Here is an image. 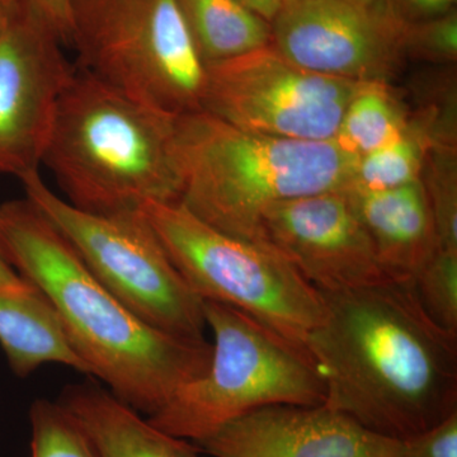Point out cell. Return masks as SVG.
<instances>
[{
	"mask_svg": "<svg viewBox=\"0 0 457 457\" xmlns=\"http://www.w3.org/2000/svg\"><path fill=\"white\" fill-rule=\"evenodd\" d=\"M320 294L324 315L303 347L326 407L398 441L457 411V336L427 315L413 282Z\"/></svg>",
	"mask_w": 457,
	"mask_h": 457,
	"instance_id": "cell-1",
	"label": "cell"
},
{
	"mask_svg": "<svg viewBox=\"0 0 457 457\" xmlns=\"http://www.w3.org/2000/svg\"><path fill=\"white\" fill-rule=\"evenodd\" d=\"M0 249L49 299L90 375L139 413H156L209 368L212 343L168 335L132 314L29 198L0 204Z\"/></svg>",
	"mask_w": 457,
	"mask_h": 457,
	"instance_id": "cell-2",
	"label": "cell"
},
{
	"mask_svg": "<svg viewBox=\"0 0 457 457\" xmlns=\"http://www.w3.org/2000/svg\"><path fill=\"white\" fill-rule=\"evenodd\" d=\"M176 120L75 65L42 165L65 201L83 212L110 215L179 203Z\"/></svg>",
	"mask_w": 457,
	"mask_h": 457,
	"instance_id": "cell-3",
	"label": "cell"
},
{
	"mask_svg": "<svg viewBox=\"0 0 457 457\" xmlns=\"http://www.w3.org/2000/svg\"><path fill=\"white\" fill-rule=\"evenodd\" d=\"M174 150L179 204L222 233L260 245L269 207L347 189L359 159L333 140L255 134L203 110L177 116Z\"/></svg>",
	"mask_w": 457,
	"mask_h": 457,
	"instance_id": "cell-4",
	"label": "cell"
},
{
	"mask_svg": "<svg viewBox=\"0 0 457 457\" xmlns=\"http://www.w3.org/2000/svg\"><path fill=\"white\" fill-rule=\"evenodd\" d=\"M204 317L213 335L209 368L146 418L156 428L200 442L267 405L324 404L326 387L305 347L227 303L204 300Z\"/></svg>",
	"mask_w": 457,
	"mask_h": 457,
	"instance_id": "cell-5",
	"label": "cell"
},
{
	"mask_svg": "<svg viewBox=\"0 0 457 457\" xmlns=\"http://www.w3.org/2000/svg\"><path fill=\"white\" fill-rule=\"evenodd\" d=\"M78 68L139 104L180 116L203 106L206 69L177 0H68Z\"/></svg>",
	"mask_w": 457,
	"mask_h": 457,
	"instance_id": "cell-6",
	"label": "cell"
},
{
	"mask_svg": "<svg viewBox=\"0 0 457 457\" xmlns=\"http://www.w3.org/2000/svg\"><path fill=\"white\" fill-rule=\"evenodd\" d=\"M141 212L198 297L239 309L303 347L323 318L324 300L293 264L222 233L179 203L147 204Z\"/></svg>",
	"mask_w": 457,
	"mask_h": 457,
	"instance_id": "cell-7",
	"label": "cell"
},
{
	"mask_svg": "<svg viewBox=\"0 0 457 457\" xmlns=\"http://www.w3.org/2000/svg\"><path fill=\"white\" fill-rule=\"evenodd\" d=\"M26 197L68 237L90 272L147 326L204 338V300L180 276L143 212L101 215L77 209L33 171Z\"/></svg>",
	"mask_w": 457,
	"mask_h": 457,
	"instance_id": "cell-8",
	"label": "cell"
},
{
	"mask_svg": "<svg viewBox=\"0 0 457 457\" xmlns=\"http://www.w3.org/2000/svg\"><path fill=\"white\" fill-rule=\"evenodd\" d=\"M361 83L306 71L270 44L206 68L201 110L255 134L332 140Z\"/></svg>",
	"mask_w": 457,
	"mask_h": 457,
	"instance_id": "cell-9",
	"label": "cell"
},
{
	"mask_svg": "<svg viewBox=\"0 0 457 457\" xmlns=\"http://www.w3.org/2000/svg\"><path fill=\"white\" fill-rule=\"evenodd\" d=\"M40 8L16 0L0 23V174L40 171L60 98L75 64Z\"/></svg>",
	"mask_w": 457,
	"mask_h": 457,
	"instance_id": "cell-10",
	"label": "cell"
},
{
	"mask_svg": "<svg viewBox=\"0 0 457 457\" xmlns=\"http://www.w3.org/2000/svg\"><path fill=\"white\" fill-rule=\"evenodd\" d=\"M403 29L376 3L284 0L270 22V45L312 73L390 83L405 62Z\"/></svg>",
	"mask_w": 457,
	"mask_h": 457,
	"instance_id": "cell-11",
	"label": "cell"
},
{
	"mask_svg": "<svg viewBox=\"0 0 457 457\" xmlns=\"http://www.w3.org/2000/svg\"><path fill=\"white\" fill-rule=\"evenodd\" d=\"M261 245L321 293L393 281L345 189L272 204L262 216Z\"/></svg>",
	"mask_w": 457,
	"mask_h": 457,
	"instance_id": "cell-12",
	"label": "cell"
},
{
	"mask_svg": "<svg viewBox=\"0 0 457 457\" xmlns=\"http://www.w3.org/2000/svg\"><path fill=\"white\" fill-rule=\"evenodd\" d=\"M197 444L212 457H402V441L324 404L255 409Z\"/></svg>",
	"mask_w": 457,
	"mask_h": 457,
	"instance_id": "cell-13",
	"label": "cell"
},
{
	"mask_svg": "<svg viewBox=\"0 0 457 457\" xmlns=\"http://www.w3.org/2000/svg\"><path fill=\"white\" fill-rule=\"evenodd\" d=\"M345 191L374 243L385 272L393 281L413 282L438 249L420 179L385 191Z\"/></svg>",
	"mask_w": 457,
	"mask_h": 457,
	"instance_id": "cell-14",
	"label": "cell"
},
{
	"mask_svg": "<svg viewBox=\"0 0 457 457\" xmlns=\"http://www.w3.org/2000/svg\"><path fill=\"white\" fill-rule=\"evenodd\" d=\"M57 403L79 423L101 457H200L187 441L156 428L98 385H71Z\"/></svg>",
	"mask_w": 457,
	"mask_h": 457,
	"instance_id": "cell-15",
	"label": "cell"
},
{
	"mask_svg": "<svg viewBox=\"0 0 457 457\" xmlns=\"http://www.w3.org/2000/svg\"><path fill=\"white\" fill-rule=\"evenodd\" d=\"M0 345L20 378L45 363H60L90 375L49 299L29 282L22 287H0Z\"/></svg>",
	"mask_w": 457,
	"mask_h": 457,
	"instance_id": "cell-16",
	"label": "cell"
},
{
	"mask_svg": "<svg viewBox=\"0 0 457 457\" xmlns=\"http://www.w3.org/2000/svg\"><path fill=\"white\" fill-rule=\"evenodd\" d=\"M204 69L270 44V23L239 0H177Z\"/></svg>",
	"mask_w": 457,
	"mask_h": 457,
	"instance_id": "cell-17",
	"label": "cell"
},
{
	"mask_svg": "<svg viewBox=\"0 0 457 457\" xmlns=\"http://www.w3.org/2000/svg\"><path fill=\"white\" fill-rule=\"evenodd\" d=\"M411 111L392 84L362 82L345 107L333 141L348 154L362 156L398 139Z\"/></svg>",
	"mask_w": 457,
	"mask_h": 457,
	"instance_id": "cell-18",
	"label": "cell"
},
{
	"mask_svg": "<svg viewBox=\"0 0 457 457\" xmlns=\"http://www.w3.org/2000/svg\"><path fill=\"white\" fill-rule=\"evenodd\" d=\"M431 147L425 134L409 119L407 130L398 139L359 156L347 189L385 191L417 182Z\"/></svg>",
	"mask_w": 457,
	"mask_h": 457,
	"instance_id": "cell-19",
	"label": "cell"
},
{
	"mask_svg": "<svg viewBox=\"0 0 457 457\" xmlns=\"http://www.w3.org/2000/svg\"><path fill=\"white\" fill-rule=\"evenodd\" d=\"M414 79L416 110L411 121L432 147H457V88L455 65L437 66Z\"/></svg>",
	"mask_w": 457,
	"mask_h": 457,
	"instance_id": "cell-20",
	"label": "cell"
},
{
	"mask_svg": "<svg viewBox=\"0 0 457 457\" xmlns=\"http://www.w3.org/2000/svg\"><path fill=\"white\" fill-rule=\"evenodd\" d=\"M420 182L431 209L438 249L457 252V147H431Z\"/></svg>",
	"mask_w": 457,
	"mask_h": 457,
	"instance_id": "cell-21",
	"label": "cell"
},
{
	"mask_svg": "<svg viewBox=\"0 0 457 457\" xmlns=\"http://www.w3.org/2000/svg\"><path fill=\"white\" fill-rule=\"evenodd\" d=\"M29 423L31 457H101L89 436L59 403L36 400Z\"/></svg>",
	"mask_w": 457,
	"mask_h": 457,
	"instance_id": "cell-22",
	"label": "cell"
},
{
	"mask_svg": "<svg viewBox=\"0 0 457 457\" xmlns=\"http://www.w3.org/2000/svg\"><path fill=\"white\" fill-rule=\"evenodd\" d=\"M413 286L427 315L442 329L457 336V252L437 249Z\"/></svg>",
	"mask_w": 457,
	"mask_h": 457,
	"instance_id": "cell-23",
	"label": "cell"
},
{
	"mask_svg": "<svg viewBox=\"0 0 457 457\" xmlns=\"http://www.w3.org/2000/svg\"><path fill=\"white\" fill-rule=\"evenodd\" d=\"M405 60L433 66L457 62V11L404 26L402 37Z\"/></svg>",
	"mask_w": 457,
	"mask_h": 457,
	"instance_id": "cell-24",
	"label": "cell"
},
{
	"mask_svg": "<svg viewBox=\"0 0 457 457\" xmlns=\"http://www.w3.org/2000/svg\"><path fill=\"white\" fill-rule=\"evenodd\" d=\"M402 457H457V411L432 428L403 440Z\"/></svg>",
	"mask_w": 457,
	"mask_h": 457,
	"instance_id": "cell-25",
	"label": "cell"
},
{
	"mask_svg": "<svg viewBox=\"0 0 457 457\" xmlns=\"http://www.w3.org/2000/svg\"><path fill=\"white\" fill-rule=\"evenodd\" d=\"M457 0H375L400 25L432 20L456 9Z\"/></svg>",
	"mask_w": 457,
	"mask_h": 457,
	"instance_id": "cell-26",
	"label": "cell"
},
{
	"mask_svg": "<svg viewBox=\"0 0 457 457\" xmlns=\"http://www.w3.org/2000/svg\"><path fill=\"white\" fill-rule=\"evenodd\" d=\"M36 7L40 8L50 20L55 23L57 29L64 36L66 45L69 38V5L68 0H29Z\"/></svg>",
	"mask_w": 457,
	"mask_h": 457,
	"instance_id": "cell-27",
	"label": "cell"
},
{
	"mask_svg": "<svg viewBox=\"0 0 457 457\" xmlns=\"http://www.w3.org/2000/svg\"><path fill=\"white\" fill-rule=\"evenodd\" d=\"M245 4L270 23L278 16L284 0H245Z\"/></svg>",
	"mask_w": 457,
	"mask_h": 457,
	"instance_id": "cell-28",
	"label": "cell"
},
{
	"mask_svg": "<svg viewBox=\"0 0 457 457\" xmlns=\"http://www.w3.org/2000/svg\"><path fill=\"white\" fill-rule=\"evenodd\" d=\"M25 285L26 279L18 275L17 270L11 266L0 249V287H22Z\"/></svg>",
	"mask_w": 457,
	"mask_h": 457,
	"instance_id": "cell-29",
	"label": "cell"
},
{
	"mask_svg": "<svg viewBox=\"0 0 457 457\" xmlns=\"http://www.w3.org/2000/svg\"><path fill=\"white\" fill-rule=\"evenodd\" d=\"M16 0H0V23L3 22Z\"/></svg>",
	"mask_w": 457,
	"mask_h": 457,
	"instance_id": "cell-30",
	"label": "cell"
},
{
	"mask_svg": "<svg viewBox=\"0 0 457 457\" xmlns=\"http://www.w3.org/2000/svg\"><path fill=\"white\" fill-rule=\"evenodd\" d=\"M351 2L360 3V4H372L375 0H351Z\"/></svg>",
	"mask_w": 457,
	"mask_h": 457,
	"instance_id": "cell-31",
	"label": "cell"
}]
</instances>
